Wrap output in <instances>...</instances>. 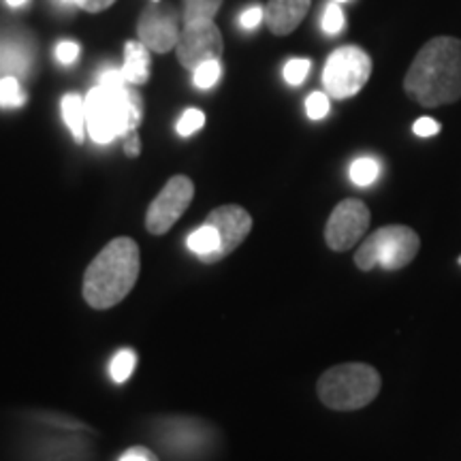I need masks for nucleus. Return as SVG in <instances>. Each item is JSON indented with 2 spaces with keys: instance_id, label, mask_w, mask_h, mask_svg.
I'll list each match as a JSON object with an SVG mask.
<instances>
[{
  "instance_id": "1",
  "label": "nucleus",
  "mask_w": 461,
  "mask_h": 461,
  "mask_svg": "<svg viewBox=\"0 0 461 461\" xmlns=\"http://www.w3.org/2000/svg\"><path fill=\"white\" fill-rule=\"evenodd\" d=\"M403 92L420 107H442L461 99V41L455 37L429 39L414 56Z\"/></svg>"
},
{
  "instance_id": "2",
  "label": "nucleus",
  "mask_w": 461,
  "mask_h": 461,
  "mask_svg": "<svg viewBox=\"0 0 461 461\" xmlns=\"http://www.w3.org/2000/svg\"><path fill=\"white\" fill-rule=\"evenodd\" d=\"M140 246L131 238H115L92 258L84 274L82 295L95 310H109L129 295L140 278Z\"/></svg>"
},
{
  "instance_id": "3",
  "label": "nucleus",
  "mask_w": 461,
  "mask_h": 461,
  "mask_svg": "<svg viewBox=\"0 0 461 461\" xmlns=\"http://www.w3.org/2000/svg\"><path fill=\"white\" fill-rule=\"evenodd\" d=\"M84 105L86 129L92 141L101 146L137 131L143 118L141 95L131 84L120 86V88L95 86L86 95Z\"/></svg>"
},
{
  "instance_id": "4",
  "label": "nucleus",
  "mask_w": 461,
  "mask_h": 461,
  "mask_svg": "<svg viewBox=\"0 0 461 461\" xmlns=\"http://www.w3.org/2000/svg\"><path fill=\"white\" fill-rule=\"evenodd\" d=\"M383 380L367 363H339L327 370L316 383V393L327 408L339 412L359 411L380 393Z\"/></svg>"
},
{
  "instance_id": "5",
  "label": "nucleus",
  "mask_w": 461,
  "mask_h": 461,
  "mask_svg": "<svg viewBox=\"0 0 461 461\" xmlns=\"http://www.w3.org/2000/svg\"><path fill=\"white\" fill-rule=\"evenodd\" d=\"M420 240L417 230L406 224H389L380 227L359 246L355 255V265L361 272H372L374 267H383L387 272L408 267L419 255Z\"/></svg>"
},
{
  "instance_id": "6",
  "label": "nucleus",
  "mask_w": 461,
  "mask_h": 461,
  "mask_svg": "<svg viewBox=\"0 0 461 461\" xmlns=\"http://www.w3.org/2000/svg\"><path fill=\"white\" fill-rule=\"evenodd\" d=\"M372 75V58L357 45L331 51L322 68V86L331 99L344 101L359 95Z\"/></svg>"
},
{
  "instance_id": "7",
  "label": "nucleus",
  "mask_w": 461,
  "mask_h": 461,
  "mask_svg": "<svg viewBox=\"0 0 461 461\" xmlns=\"http://www.w3.org/2000/svg\"><path fill=\"white\" fill-rule=\"evenodd\" d=\"M194 197V184L186 176H173L148 207L146 227L152 235L169 233Z\"/></svg>"
},
{
  "instance_id": "8",
  "label": "nucleus",
  "mask_w": 461,
  "mask_h": 461,
  "mask_svg": "<svg viewBox=\"0 0 461 461\" xmlns=\"http://www.w3.org/2000/svg\"><path fill=\"white\" fill-rule=\"evenodd\" d=\"M222 50V34L214 24V20H197L184 24L176 45V54L180 65L193 68V71L203 65V62L221 60Z\"/></svg>"
},
{
  "instance_id": "9",
  "label": "nucleus",
  "mask_w": 461,
  "mask_h": 461,
  "mask_svg": "<svg viewBox=\"0 0 461 461\" xmlns=\"http://www.w3.org/2000/svg\"><path fill=\"white\" fill-rule=\"evenodd\" d=\"M372 214L359 199H344L333 207L325 227V241L331 250L346 252L359 241L370 229Z\"/></svg>"
},
{
  "instance_id": "10",
  "label": "nucleus",
  "mask_w": 461,
  "mask_h": 461,
  "mask_svg": "<svg viewBox=\"0 0 461 461\" xmlns=\"http://www.w3.org/2000/svg\"><path fill=\"white\" fill-rule=\"evenodd\" d=\"M180 15L171 5L152 3L141 11L140 22H137V34L140 41L149 51H171L180 39Z\"/></svg>"
},
{
  "instance_id": "11",
  "label": "nucleus",
  "mask_w": 461,
  "mask_h": 461,
  "mask_svg": "<svg viewBox=\"0 0 461 461\" xmlns=\"http://www.w3.org/2000/svg\"><path fill=\"white\" fill-rule=\"evenodd\" d=\"M205 222H210L218 230V235H221V246L205 263L222 261L224 257H229L230 252H235L244 244V240L252 230V216L241 205L216 207V210L207 214Z\"/></svg>"
},
{
  "instance_id": "12",
  "label": "nucleus",
  "mask_w": 461,
  "mask_h": 461,
  "mask_svg": "<svg viewBox=\"0 0 461 461\" xmlns=\"http://www.w3.org/2000/svg\"><path fill=\"white\" fill-rule=\"evenodd\" d=\"M160 440L171 451L180 453H197L205 445L207 434L203 431V423L193 419H173L163 423V434Z\"/></svg>"
},
{
  "instance_id": "13",
  "label": "nucleus",
  "mask_w": 461,
  "mask_h": 461,
  "mask_svg": "<svg viewBox=\"0 0 461 461\" xmlns=\"http://www.w3.org/2000/svg\"><path fill=\"white\" fill-rule=\"evenodd\" d=\"M312 0H267L265 7V20L269 31L278 37H286L302 24L308 15Z\"/></svg>"
},
{
  "instance_id": "14",
  "label": "nucleus",
  "mask_w": 461,
  "mask_h": 461,
  "mask_svg": "<svg viewBox=\"0 0 461 461\" xmlns=\"http://www.w3.org/2000/svg\"><path fill=\"white\" fill-rule=\"evenodd\" d=\"M149 50L141 41H129L124 45L122 73L131 86H143L149 79Z\"/></svg>"
},
{
  "instance_id": "15",
  "label": "nucleus",
  "mask_w": 461,
  "mask_h": 461,
  "mask_svg": "<svg viewBox=\"0 0 461 461\" xmlns=\"http://www.w3.org/2000/svg\"><path fill=\"white\" fill-rule=\"evenodd\" d=\"M62 118L68 126V131L73 132L75 143H84V129H86V105L84 99L75 92H68V95L62 96Z\"/></svg>"
},
{
  "instance_id": "16",
  "label": "nucleus",
  "mask_w": 461,
  "mask_h": 461,
  "mask_svg": "<svg viewBox=\"0 0 461 461\" xmlns=\"http://www.w3.org/2000/svg\"><path fill=\"white\" fill-rule=\"evenodd\" d=\"M186 246L201 261H207L218 250V246H221V235H218V230L210 222H203L199 229H194L188 235Z\"/></svg>"
},
{
  "instance_id": "17",
  "label": "nucleus",
  "mask_w": 461,
  "mask_h": 461,
  "mask_svg": "<svg viewBox=\"0 0 461 461\" xmlns=\"http://www.w3.org/2000/svg\"><path fill=\"white\" fill-rule=\"evenodd\" d=\"M378 176H380V163L372 157H361L350 165V180L361 188L372 186V184L378 180Z\"/></svg>"
},
{
  "instance_id": "18",
  "label": "nucleus",
  "mask_w": 461,
  "mask_h": 461,
  "mask_svg": "<svg viewBox=\"0 0 461 461\" xmlns=\"http://www.w3.org/2000/svg\"><path fill=\"white\" fill-rule=\"evenodd\" d=\"M222 0H184V24L197 20H212L221 9Z\"/></svg>"
},
{
  "instance_id": "19",
  "label": "nucleus",
  "mask_w": 461,
  "mask_h": 461,
  "mask_svg": "<svg viewBox=\"0 0 461 461\" xmlns=\"http://www.w3.org/2000/svg\"><path fill=\"white\" fill-rule=\"evenodd\" d=\"M26 103V95L20 88L15 75H5L0 79V107H22Z\"/></svg>"
},
{
  "instance_id": "20",
  "label": "nucleus",
  "mask_w": 461,
  "mask_h": 461,
  "mask_svg": "<svg viewBox=\"0 0 461 461\" xmlns=\"http://www.w3.org/2000/svg\"><path fill=\"white\" fill-rule=\"evenodd\" d=\"M135 366H137L135 353H132L131 348H122L112 359V367H109V374H112V378L115 380V383H124V380H129L132 376V372H135Z\"/></svg>"
},
{
  "instance_id": "21",
  "label": "nucleus",
  "mask_w": 461,
  "mask_h": 461,
  "mask_svg": "<svg viewBox=\"0 0 461 461\" xmlns=\"http://www.w3.org/2000/svg\"><path fill=\"white\" fill-rule=\"evenodd\" d=\"M0 67L9 73H26L28 54L22 45L9 43L7 50L0 51Z\"/></svg>"
},
{
  "instance_id": "22",
  "label": "nucleus",
  "mask_w": 461,
  "mask_h": 461,
  "mask_svg": "<svg viewBox=\"0 0 461 461\" xmlns=\"http://www.w3.org/2000/svg\"><path fill=\"white\" fill-rule=\"evenodd\" d=\"M221 73H222L221 60L203 62V65L194 68L193 84L197 86V88H201V90H210L212 86L218 84V79H221Z\"/></svg>"
},
{
  "instance_id": "23",
  "label": "nucleus",
  "mask_w": 461,
  "mask_h": 461,
  "mask_svg": "<svg viewBox=\"0 0 461 461\" xmlns=\"http://www.w3.org/2000/svg\"><path fill=\"white\" fill-rule=\"evenodd\" d=\"M310 67H312V62L305 60V58H293V60H288L285 65L286 84L288 86H302L305 82V77H308Z\"/></svg>"
},
{
  "instance_id": "24",
  "label": "nucleus",
  "mask_w": 461,
  "mask_h": 461,
  "mask_svg": "<svg viewBox=\"0 0 461 461\" xmlns=\"http://www.w3.org/2000/svg\"><path fill=\"white\" fill-rule=\"evenodd\" d=\"M203 124H205V113L201 112V109L190 107L182 113V118L177 120V132H180L182 137H190L193 132L203 129Z\"/></svg>"
},
{
  "instance_id": "25",
  "label": "nucleus",
  "mask_w": 461,
  "mask_h": 461,
  "mask_svg": "<svg viewBox=\"0 0 461 461\" xmlns=\"http://www.w3.org/2000/svg\"><path fill=\"white\" fill-rule=\"evenodd\" d=\"M321 28L327 34H338L344 28V11L339 9V3H336V0H331V3L325 7V14H322V20H321Z\"/></svg>"
},
{
  "instance_id": "26",
  "label": "nucleus",
  "mask_w": 461,
  "mask_h": 461,
  "mask_svg": "<svg viewBox=\"0 0 461 461\" xmlns=\"http://www.w3.org/2000/svg\"><path fill=\"white\" fill-rule=\"evenodd\" d=\"M330 95L327 92H312V95L305 99V113L310 120H322L330 113Z\"/></svg>"
},
{
  "instance_id": "27",
  "label": "nucleus",
  "mask_w": 461,
  "mask_h": 461,
  "mask_svg": "<svg viewBox=\"0 0 461 461\" xmlns=\"http://www.w3.org/2000/svg\"><path fill=\"white\" fill-rule=\"evenodd\" d=\"M79 51H82V48L73 41H62L56 45V58L58 62H62V65H73V62L79 58Z\"/></svg>"
},
{
  "instance_id": "28",
  "label": "nucleus",
  "mask_w": 461,
  "mask_h": 461,
  "mask_svg": "<svg viewBox=\"0 0 461 461\" xmlns=\"http://www.w3.org/2000/svg\"><path fill=\"white\" fill-rule=\"evenodd\" d=\"M265 20V9L261 7H250L240 15V26L246 31H255V28Z\"/></svg>"
},
{
  "instance_id": "29",
  "label": "nucleus",
  "mask_w": 461,
  "mask_h": 461,
  "mask_svg": "<svg viewBox=\"0 0 461 461\" xmlns=\"http://www.w3.org/2000/svg\"><path fill=\"white\" fill-rule=\"evenodd\" d=\"M124 84H129V82H126L122 68H115V67L105 68V71L99 75V86H107V88H120V86H124Z\"/></svg>"
},
{
  "instance_id": "30",
  "label": "nucleus",
  "mask_w": 461,
  "mask_h": 461,
  "mask_svg": "<svg viewBox=\"0 0 461 461\" xmlns=\"http://www.w3.org/2000/svg\"><path fill=\"white\" fill-rule=\"evenodd\" d=\"M412 132L417 137H434L440 132V124H438L434 118H419L417 122L412 124Z\"/></svg>"
},
{
  "instance_id": "31",
  "label": "nucleus",
  "mask_w": 461,
  "mask_h": 461,
  "mask_svg": "<svg viewBox=\"0 0 461 461\" xmlns=\"http://www.w3.org/2000/svg\"><path fill=\"white\" fill-rule=\"evenodd\" d=\"M118 461H158V457L146 447H131L120 455Z\"/></svg>"
},
{
  "instance_id": "32",
  "label": "nucleus",
  "mask_w": 461,
  "mask_h": 461,
  "mask_svg": "<svg viewBox=\"0 0 461 461\" xmlns=\"http://www.w3.org/2000/svg\"><path fill=\"white\" fill-rule=\"evenodd\" d=\"M140 152H141L140 135H137V131H132L124 137V154L129 158H137V157H140Z\"/></svg>"
},
{
  "instance_id": "33",
  "label": "nucleus",
  "mask_w": 461,
  "mask_h": 461,
  "mask_svg": "<svg viewBox=\"0 0 461 461\" xmlns=\"http://www.w3.org/2000/svg\"><path fill=\"white\" fill-rule=\"evenodd\" d=\"M115 0H82V7L84 11H88V14H99V11H105L107 7H112Z\"/></svg>"
},
{
  "instance_id": "34",
  "label": "nucleus",
  "mask_w": 461,
  "mask_h": 461,
  "mask_svg": "<svg viewBox=\"0 0 461 461\" xmlns=\"http://www.w3.org/2000/svg\"><path fill=\"white\" fill-rule=\"evenodd\" d=\"M28 0H7L9 7H22V5H26Z\"/></svg>"
},
{
  "instance_id": "35",
  "label": "nucleus",
  "mask_w": 461,
  "mask_h": 461,
  "mask_svg": "<svg viewBox=\"0 0 461 461\" xmlns=\"http://www.w3.org/2000/svg\"><path fill=\"white\" fill-rule=\"evenodd\" d=\"M62 3H68V5H77V7H79V5H82V0H62Z\"/></svg>"
},
{
  "instance_id": "36",
  "label": "nucleus",
  "mask_w": 461,
  "mask_h": 461,
  "mask_svg": "<svg viewBox=\"0 0 461 461\" xmlns=\"http://www.w3.org/2000/svg\"><path fill=\"white\" fill-rule=\"evenodd\" d=\"M336 3H346V0H336Z\"/></svg>"
},
{
  "instance_id": "37",
  "label": "nucleus",
  "mask_w": 461,
  "mask_h": 461,
  "mask_svg": "<svg viewBox=\"0 0 461 461\" xmlns=\"http://www.w3.org/2000/svg\"><path fill=\"white\" fill-rule=\"evenodd\" d=\"M152 3H158V0H152Z\"/></svg>"
},
{
  "instance_id": "38",
  "label": "nucleus",
  "mask_w": 461,
  "mask_h": 461,
  "mask_svg": "<svg viewBox=\"0 0 461 461\" xmlns=\"http://www.w3.org/2000/svg\"><path fill=\"white\" fill-rule=\"evenodd\" d=\"M459 263H461V257H459Z\"/></svg>"
}]
</instances>
